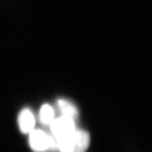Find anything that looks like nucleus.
Segmentation results:
<instances>
[{"label": "nucleus", "mask_w": 152, "mask_h": 152, "mask_svg": "<svg viewBox=\"0 0 152 152\" xmlns=\"http://www.w3.org/2000/svg\"><path fill=\"white\" fill-rule=\"evenodd\" d=\"M29 143L36 151H45L57 148V142L54 137L48 135L41 130H33L30 132Z\"/></svg>", "instance_id": "f257e3e1"}, {"label": "nucleus", "mask_w": 152, "mask_h": 152, "mask_svg": "<svg viewBox=\"0 0 152 152\" xmlns=\"http://www.w3.org/2000/svg\"><path fill=\"white\" fill-rule=\"evenodd\" d=\"M50 125L51 132L56 141L72 136L76 130L74 121L64 116L54 119Z\"/></svg>", "instance_id": "f03ea898"}, {"label": "nucleus", "mask_w": 152, "mask_h": 152, "mask_svg": "<svg viewBox=\"0 0 152 152\" xmlns=\"http://www.w3.org/2000/svg\"><path fill=\"white\" fill-rule=\"evenodd\" d=\"M73 152H85L90 142L89 133L84 130L76 129L73 134Z\"/></svg>", "instance_id": "7ed1b4c3"}, {"label": "nucleus", "mask_w": 152, "mask_h": 152, "mask_svg": "<svg viewBox=\"0 0 152 152\" xmlns=\"http://www.w3.org/2000/svg\"><path fill=\"white\" fill-rule=\"evenodd\" d=\"M58 105L62 116L75 120L78 117V110L74 104L65 99H59Z\"/></svg>", "instance_id": "39448f33"}, {"label": "nucleus", "mask_w": 152, "mask_h": 152, "mask_svg": "<svg viewBox=\"0 0 152 152\" xmlns=\"http://www.w3.org/2000/svg\"><path fill=\"white\" fill-rule=\"evenodd\" d=\"M39 117L41 122L48 125L54 120V111L52 107L48 104H45L41 108Z\"/></svg>", "instance_id": "423d86ee"}, {"label": "nucleus", "mask_w": 152, "mask_h": 152, "mask_svg": "<svg viewBox=\"0 0 152 152\" xmlns=\"http://www.w3.org/2000/svg\"><path fill=\"white\" fill-rule=\"evenodd\" d=\"M18 123L21 131L23 133H28L34 130L35 119L29 109L25 108L20 112L18 118Z\"/></svg>", "instance_id": "20e7f679"}]
</instances>
